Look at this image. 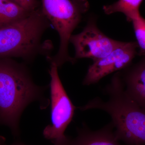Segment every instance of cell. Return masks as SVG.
Here are the masks:
<instances>
[{"instance_id":"5","label":"cell","mask_w":145,"mask_h":145,"mask_svg":"<svg viewBox=\"0 0 145 145\" xmlns=\"http://www.w3.org/2000/svg\"><path fill=\"white\" fill-rule=\"evenodd\" d=\"M58 68L51 64L50 75L51 124L45 128L43 135L52 142L64 137L65 131L72 121L76 107L68 96L58 71Z\"/></svg>"},{"instance_id":"9","label":"cell","mask_w":145,"mask_h":145,"mask_svg":"<svg viewBox=\"0 0 145 145\" xmlns=\"http://www.w3.org/2000/svg\"><path fill=\"white\" fill-rule=\"evenodd\" d=\"M122 80L129 96L145 110V60L129 70Z\"/></svg>"},{"instance_id":"1","label":"cell","mask_w":145,"mask_h":145,"mask_svg":"<svg viewBox=\"0 0 145 145\" xmlns=\"http://www.w3.org/2000/svg\"><path fill=\"white\" fill-rule=\"evenodd\" d=\"M104 91L108 96L107 101L96 97L78 108L82 111L105 112L111 117L119 141L128 145L145 144V110L127 93L119 72L114 75Z\"/></svg>"},{"instance_id":"15","label":"cell","mask_w":145,"mask_h":145,"mask_svg":"<svg viewBox=\"0 0 145 145\" xmlns=\"http://www.w3.org/2000/svg\"><path fill=\"white\" fill-rule=\"evenodd\" d=\"M5 139L3 137H0V145L4 143Z\"/></svg>"},{"instance_id":"8","label":"cell","mask_w":145,"mask_h":145,"mask_svg":"<svg viewBox=\"0 0 145 145\" xmlns=\"http://www.w3.org/2000/svg\"><path fill=\"white\" fill-rule=\"evenodd\" d=\"M111 123L94 131L84 127L78 130V136L71 140L70 145H122Z\"/></svg>"},{"instance_id":"2","label":"cell","mask_w":145,"mask_h":145,"mask_svg":"<svg viewBox=\"0 0 145 145\" xmlns=\"http://www.w3.org/2000/svg\"><path fill=\"white\" fill-rule=\"evenodd\" d=\"M45 88L34 83L25 66L10 58H0V125L15 136L23 111L32 102L42 100Z\"/></svg>"},{"instance_id":"3","label":"cell","mask_w":145,"mask_h":145,"mask_svg":"<svg viewBox=\"0 0 145 145\" xmlns=\"http://www.w3.org/2000/svg\"><path fill=\"white\" fill-rule=\"evenodd\" d=\"M50 25L40 7L26 18L0 28V58L16 57L29 62L39 55L50 56L52 42L42 40Z\"/></svg>"},{"instance_id":"6","label":"cell","mask_w":145,"mask_h":145,"mask_svg":"<svg viewBox=\"0 0 145 145\" xmlns=\"http://www.w3.org/2000/svg\"><path fill=\"white\" fill-rule=\"evenodd\" d=\"M121 42L104 34L93 20L88 22L80 33L71 35L69 40L75 48V60L89 58L93 62L106 56Z\"/></svg>"},{"instance_id":"11","label":"cell","mask_w":145,"mask_h":145,"mask_svg":"<svg viewBox=\"0 0 145 145\" xmlns=\"http://www.w3.org/2000/svg\"><path fill=\"white\" fill-rule=\"evenodd\" d=\"M143 0H119L110 5L104 6V12L110 15L117 12L123 13L127 20H133L140 14L139 8Z\"/></svg>"},{"instance_id":"13","label":"cell","mask_w":145,"mask_h":145,"mask_svg":"<svg viewBox=\"0 0 145 145\" xmlns=\"http://www.w3.org/2000/svg\"><path fill=\"white\" fill-rule=\"evenodd\" d=\"M4 1H11L16 3L29 11H34L40 8L41 3L39 0H2Z\"/></svg>"},{"instance_id":"12","label":"cell","mask_w":145,"mask_h":145,"mask_svg":"<svg viewBox=\"0 0 145 145\" xmlns=\"http://www.w3.org/2000/svg\"><path fill=\"white\" fill-rule=\"evenodd\" d=\"M132 22L140 54L145 55V20L140 14Z\"/></svg>"},{"instance_id":"4","label":"cell","mask_w":145,"mask_h":145,"mask_svg":"<svg viewBox=\"0 0 145 145\" xmlns=\"http://www.w3.org/2000/svg\"><path fill=\"white\" fill-rule=\"evenodd\" d=\"M89 6L87 0H42V11L60 37L57 54L46 57L50 64H54L59 68L65 63L73 64L76 61L69 54V44L72 32Z\"/></svg>"},{"instance_id":"10","label":"cell","mask_w":145,"mask_h":145,"mask_svg":"<svg viewBox=\"0 0 145 145\" xmlns=\"http://www.w3.org/2000/svg\"><path fill=\"white\" fill-rule=\"evenodd\" d=\"M32 12L13 2L0 0V28L26 18Z\"/></svg>"},{"instance_id":"14","label":"cell","mask_w":145,"mask_h":145,"mask_svg":"<svg viewBox=\"0 0 145 145\" xmlns=\"http://www.w3.org/2000/svg\"><path fill=\"white\" fill-rule=\"evenodd\" d=\"M71 139L70 137H68L67 136H65L64 137L60 139L59 140H58L55 141L54 142H53L54 145H70L71 141ZM0 145H7L4 144V143L1 144ZM10 145H26L23 144V143L20 142H17L14 143Z\"/></svg>"},{"instance_id":"7","label":"cell","mask_w":145,"mask_h":145,"mask_svg":"<svg viewBox=\"0 0 145 145\" xmlns=\"http://www.w3.org/2000/svg\"><path fill=\"white\" fill-rule=\"evenodd\" d=\"M137 47L135 42H121L109 54L91 65L83 85L94 84L109 74L125 68L135 57Z\"/></svg>"}]
</instances>
